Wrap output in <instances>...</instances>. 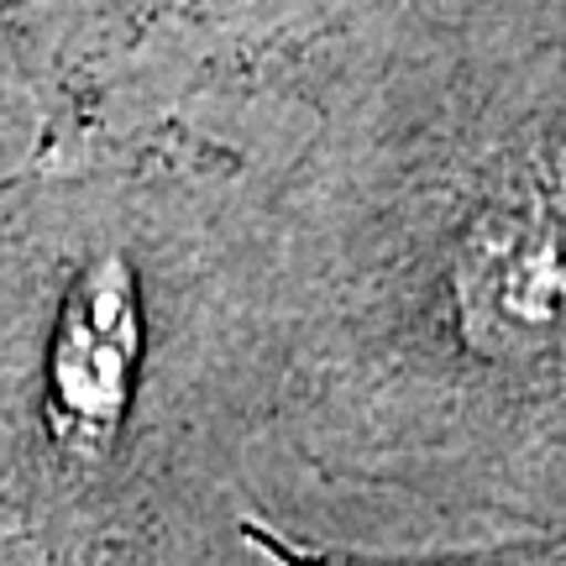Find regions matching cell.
Instances as JSON below:
<instances>
[{
	"label": "cell",
	"instance_id": "7a4b0ae2",
	"mask_svg": "<svg viewBox=\"0 0 566 566\" xmlns=\"http://www.w3.org/2000/svg\"><path fill=\"white\" fill-rule=\"evenodd\" d=\"M210 566H566V530L467 546H346L283 525L263 504H247Z\"/></svg>",
	"mask_w": 566,
	"mask_h": 566
},
{
	"label": "cell",
	"instance_id": "6da1fadb",
	"mask_svg": "<svg viewBox=\"0 0 566 566\" xmlns=\"http://www.w3.org/2000/svg\"><path fill=\"white\" fill-rule=\"evenodd\" d=\"M116 216L0 237V566H210L242 520L179 388V279Z\"/></svg>",
	"mask_w": 566,
	"mask_h": 566
}]
</instances>
